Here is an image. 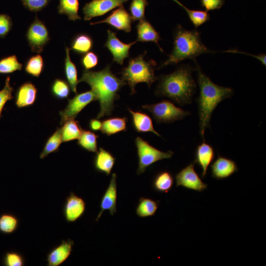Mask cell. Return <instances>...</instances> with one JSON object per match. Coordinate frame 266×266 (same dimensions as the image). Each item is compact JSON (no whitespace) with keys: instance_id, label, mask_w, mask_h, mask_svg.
Wrapping results in <instances>:
<instances>
[{"instance_id":"31","label":"cell","mask_w":266,"mask_h":266,"mask_svg":"<svg viewBox=\"0 0 266 266\" xmlns=\"http://www.w3.org/2000/svg\"><path fill=\"white\" fill-rule=\"evenodd\" d=\"M99 135L90 131L82 130V133L78 139L77 144L87 151L96 153L98 151L97 139Z\"/></svg>"},{"instance_id":"17","label":"cell","mask_w":266,"mask_h":266,"mask_svg":"<svg viewBox=\"0 0 266 266\" xmlns=\"http://www.w3.org/2000/svg\"><path fill=\"white\" fill-rule=\"evenodd\" d=\"M210 168L212 176L217 180L227 178L238 171L234 161L220 155L211 165Z\"/></svg>"},{"instance_id":"40","label":"cell","mask_w":266,"mask_h":266,"mask_svg":"<svg viewBox=\"0 0 266 266\" xmlns=\"http://www.w3.org/2000/svg\"><path fill=\"white\" fill-rule=\"evenodd\" d=\"M24 6L32 12L42 10L49 3L51 0H20Z\"/></svg>"},{"instance_id":"34","label":"cell","mask_w":266,"mask_h":266,"mask_svg":"<svg viewBox=\"0 0 266 266\" xmlns=\"http://www.w3.org/2000/svg\"><path fill=\"white\" fill-rule=\"evenodd\" d=\"M23 65L19 63L15 55L8 56L0 59V74L13 73L22 69Z\"/></svg>"},{"instance_id":"1","label":"cell","mask_w":266,"mask_h":266,"mask_svg":"<svg viewBox=\"0 0 266 266\" xmlns=\"http://www.w3.org/2000/svg\"><path fill=\"white\" fill-rule=\"evenodd\" d=\"M81 82H86L91 87L96 100L99 101L100 110L97 116L98 119L112 114L114 102L120 97L118 92L127 84L112 72L109 65L99 71L83 70L78 80V83Z\"/></svg>"},{"instance_id":"27","label":"cell","mask_w":266,"mask_h":266,"mask_svg":"<svg viewBox=\"0 0 266 266\" xmlns=\"http://www.w3.org/2000/svg\"><path fill=\"white\" fill-rule=\"evenodd\" d=\"M174 179L172 174L166 170L159 172L154 177L153 181V188L160 193L168 192L172 188Z\"/></svg>"},{"instance_id":"18","label":"cell","mask_w":266,"mask_h":266,"mask_svg":"<svg viewBox=\"0 0 266 266\" xmlns=\"http://www.w3.org/2000/svg\"><path fill=\"white\" fill-rule=\"evenodd\" d=\"M37 92V88L31 81L24 83L16 92V105L18 108H22L33 104L36 99Z\"/></svg>"},{"instance_id":"2","label":"cell","mask_w":266,"mask_h":266,"mask_svg":"<svg viewBox=\"0 0 266 266\" xmlns=\"http://www.w3.org/2000/svg\"><path fill=\"white\" fill-rule=\"evenodd\" d=\"M194 61L200 88L199 96L197 100L200 133L204 141V131L207 127H210V121L213 112L219 103L233 95V90L232 88L215 84L202 71L196 61Z\"/></svg>"},{"instance_id":"46","label":"cell","mask_w":266,"mask_h":266,"mask_svg":"<svg viewBox=\"0 0 266 266\" xmlns=\"http://www.w3.org/2000/svg\"><path fill=\"white\" fill-rule=\"evenodd\" d=\"M175 2H176L177 4H178L180 6L182 7L184 9L186 6H185L183 4H182L180 2H179L178 0H172Z\"/></svg>"},{"instance_id":"8","label":"cell","mask_w":266,"mask_h":266,"mask_svg":"<svg viewBox=\"0 0 266 266\" xmlns=\"http://www.w3.org/2000/svg\"><path fill=\"white\" fill-rule=\"evenodd\" d=\"M26 38L32 51L36 53H41L50 40L46 25L37 16L28 29Z\"/></svg>"},{"instance_id":"42","label":"cell","mask_w":266,"mask_h":266,"mask_svg":"<svg viewBox=\"0 0 266 266\" xmlns=\"http://www.w3.org/2000/svg\"><path fill=\"white\" fill-rule=\"evenodd\" d=\"M13 26L11 18L6 14L0 13V38H4Z\"/></svg>"},{"instance_id":"44","label":"cell","mask_w":266,"mask_h":266,"mask_svg":"<svg viewBox=\"0 0 266 266\" xmlns=\"http://www.w3.org/2000/svg\"><path fill=\"white\" fill-rule=\"evenodd\" d=\"M225 52H231V53H242V54H246L247 55H249L250 56L254 57V58H256V59L260 61L262 64L265 66H266V54H261L258 55H255L250 54H248L245 52H242L241 51H240L236 49H234V50L231 49V50L225 51Z\"/></svg>"},{"instance_id":"37","label":"cell","mask_w":266,"mask_h":266,"mask_svg":"<svg viewBox=\"0 0 266 266\" xmlns=\"http://www.w3.org/2000/svg\"><path fill=\"white\" fill-rule=\"evenodd\" d=\"M188 17L196 28L202 25L210 19L207 11L190 9L186 7L184 8Z\"/></svg>"},{"instance_id":"33","label":"cell","mask_w":266,"mask_h":266,"mask_svg":"<svg viewBox=\"0 0 266 266\" xmlns=\"http://www.w3.org/2000/svg\"><path fill=\"white\" fill-rule=\"evenodd\" d=\"M44 68V62L42 57L39 54H36L30 57L25 65V72L35 77H38Z\"/></svg>"},{"instance_id":"24","label":"cell","mask_w":266,"mask_h":266,"mask_svg":"<svg viewBox=\"0 0 266 266\" xmlns=\"http://www.w3.org/2000/svg\"><path fill=\"white\" fill-rule=\"evenodd\" d=\"M128 119L126 117H113L103 120L100 131L107 136L127 130Z\"/></svg>"},{"instance_id":"10","label":"cell","mask_w":266,"mask_h":266,"mask_svg":"<svg viewBox=\"0 0 266 266\" xmlns=\"http://www.w3.org/2000/svg\"><path fill=\"white\" fill-rule=\"evenodd\" d=\"M195 163H191L182 169L175 176L176 186L198 192H202L207 188L195 170Z\"/></svg>"},{"instance_id":"16","label":"cell","mask_w":266,"mask_h":266,"mask_svg":"<svg viewBox=\"0 0 266 266\" xmlns=\"http://www.w3.org/2000/svg\"><path fill=\"white\" fill-rule=\"evenodd\" d=\"M74 244V241L68 239L52 248L46 255L47 266H59L64 263L71 254Z\"/></svg>"},{"instance_id":"39","label":"cell","mask_w":266,"mask_h":266,"mask_svg":"<svg viewBox=\"0 0 266 266\" xmlns=\"http://www.w3.org/2000/svg\"><path fill=\"white\" fill-rule=\"evenodd\" d=\"M3 264L6 266H23L25 264V260L19 252L9 251L3 258Z\"/></svg>"},{"instance_id":"45","label":"cell","mask_w":266,"mask_h":266,"mask_svg":"<svg viewBox=\"0 0 266 266\" xmlns=\"http://www.w3.org/2000/svg\"><path fill=\"white\" fill-rule=\"evenodd\" d=\"M89 128L93 131H100L102 122L98 119H92L89 122Z\"/></svg>"},{"instance_id":"32","label":"cell","mask_w":266,"mask_h":266,"mask_svg":"<svg viewBox=\"0 0 266 266\" xmlns=\"http://www.w3.org/2000/svg\"><path fill=\"white\" fill-rule=\"evenodd\" d=\"M19 220L15 215L4 213L0 215V232L5 234L14 233L18 229Z\"/></svg>"},{"instance_id":"21","label":"cell","mask_w":266,"mask_h":266,"mask_svg":"<svg viewBox=\"0 0 266 266\" xmlns=\"http://www.w3.org/2000/svg\"><path fill=\"white\" fill-rule=\"evenodd\" d=\"M128 110L132 115L133 127L137 133L151 132L161 137L154 129L152 120L149 115L141 111H133L130 108H128Z\"/></svg>"},{"instance_id":"43","label":"cell","mask_w":266,"mask_h":266,"mask_svg":"<svg viewBox=\"0 0 266 266\" xmlns=\"http://www.w3.org/2000/svg\"><path fill=\"white\" fill-rule=\"evenodd\" d=\"M201 6L206 11L219 9L225 3V0H200Z\"/></svg>"},{"instance_id":"3","label":"cell","mask_w":266,"mask_h":266,"mask_svg":"<svg viewBox=\"0 0 266 266\" xmlns=\"http://www.w3.org/2000/svg\"><path fill=\"white\" fill-rule=\"evenodd\" d=\"M192 71L190 66L184 65L171 73L161 76L155 94L181 106L191 103L196 90Z\"/></svg>"},{"instance_id":"35","label":"cell","mask_w":266,"mask_h":266,"mask_svg":"<svg viewBox=\"0 0 266 266\" xmlns=\"http://www.w3.org/2000/svg\"><path fill=\"white\" fill-rule=\"evenodd\" d=\"M70 91V88L68 83L62 79H55L51 86L52 95L58 100L67 99Z\"/></svg>"},{"instance_id":"4","label":"cell","mask_w":266,"mask_h":266,"mask_svg":"<svg viewBox=\"0 0 266 266\" xmlns=\"http://www.w3.org/2000/svg\"><path fill=\"white\" fill-rule=\"evenodd\" d=\"M173 39L172 51L160 67L177 64L186 59L195 61L201 54L214 52L203 43L200 33L196 30H188L178 25L174 31Z\"/></svg>"},{"instance_id":"9","label":"cell","mask_w":266,"mask_h":266,"mask_svg":"<svg viewBox=\"0 0 266 266\" xmlns=\"http://www.w3.org/2000/svg\"><path fill=\"white\" fill-rule=\"evenodd\" d=\"M95 100L96 95L92 90L77 94L72 99H68L66 106L59 112L61 126L68 120L74 119L87 105Z\"/></svg>"},{"instance_id":"29","label":"cell","mask_w":266,"mask_h":266,"mask_svg":"<svg viewBox=\"0 0 266 266\" xmlns=\"http://www.w3.org/2000/svg\"><path fill=\"white\" fill-rule=\"evenodd\" d=\"M57 8L60 14L66 15L69 20L75 21L81 19L78 15V0H59Z\"/></svg>"},{"instance_id":"7","label":"cell","mask_w":266,"mask_h":266,"mask_svg":"<svg viewBox=\"0 0 266 266\" xmlns=\"http://www.w3.org/2000/svg\"><path fill=\"white\" fill-rule=\"evenodd\" d=\"M142 108L150 112L154 119L159 124L172 123L182 120L191 114L189 111L184 110L167 100L143 105Z\"/></svg>"},{"instance_id":"28","label":"cell","mask_w":266,"mask_h":266,"mask_svg":"<svg viewBox=\"0 0 266 266\" xmlns=\"http://www.w3.org/2000/svg\"><path fill=\"white\" fill-rule=\"evenodd\" d=\"M159 203V201L141 197L136 208V214L141 218L153 216L158 209Z\"/></svg>"},{"instance_id":"5","label":"cell","mask_w":266,"mask_h":266,"mask_svg":"<svg viewBox=\"0 0 266 266\" xmlns=\"http://www.w3.org/2000/svg\"><path fill=\"white\" fill-rule=\"evenodd\" d=\"M143 55L130 60L127 66L121 71L122 79L128 84L131 94L136 93L135 86L139 83H146L150 87L158 78L154 72L156 63L153 60H147Z\"/></svg>"},{"instance_id":"38","label":"cell","mask_w":266,"mask_h":266,"mask_svg":"<svg viewBox=\"0 0 266 266\" xmlns=\"http://www.w3.org/2000/svg\"><path fill=\"white\" fill-rule=\"evenodd\" d=\"M13 90L14 88L10 83V77L7 76L5 79L4 87L0 91V119L5 103L13 98L12 96Z\"/></svg>"},{"instance_id":"11","label":"cell","mask_w":266,"mask_h":266,"mask_svg":"<svg viewBox=\"0 0 266 266\" xmlns=\"http://www.w3.org/2000/svg\"><path fill=\"white\" fill-rule=\"evenodd\" d=\"M128 0H92L83 7L84 20L89 21L93 18L104 15L118 7Z\"/></svg>"},{"instance_id":"22","label":"cell","mask_w":266,"mask_h":266,"mask_svg":"<svg viewBox=\"0 0 266 266\" xmlns=\"http://www.w3.org/2000/svg\"><path fill=\"white\" fill-rule=\"evenodd\" d=\"M115 162V158L110 152L102 147H100L95 156L94 165L98 171L109 175Z\"/></svg>"},{"instance_id":"6","label":"cell","mask_w":266,"mask_h":266,"mask_svg":"<svg viewBox=\"0 0 266 266\" xmlns=\"http://www.w3.org/2000/svg\"><path fill=\"white\" fill-rule=\"evenodd\" d=\"M135 144L138 158L137 174H141L147 167L156 162L170 158L174 152L172 151L163 152L150 145L139 136L136 137Z\"/></svg>"},{"instance_id":"13","label":"cell","mask_w":266,"mask_h":266,"mask_svg":"<svg viewBox=\"0 0 266 266\" xmlns=\"http://www.w3.org/2000/svg\"><path fill=\"white\" fill-rule=\"evenodd\" d=\"M86 209V203L80 197L71 192L66 197L63 208L66 221L73 223L83 216Z\"/></svg>"},{"instance_id":"36","label":"cell","mask_w":266,"mask_h":266,"mask_svg":"<svg viewBox=\"0 0 266 266\" xmlns=\"http://www.w3.org/2000/svg\"><path fill=\"white\" fill-rule=\"evenodd\" d=\"M148 4L147 0H132L129 9L133 21L145 18V7Z\"/></svg>"},{"instance_id":"20","label":"cell","mask_w":266,"mask_h":266,"mask_svg":"<svg viewBox=\"0 0 266 266\" xmlns=\"http://www.w3.org/2000/svg\"><path fill=\"white\" fill-rule=\"evenodd\" d=\"M136 41L154 42L157 44L160 50L163 52L158 43L159 40L161 39L159 33L149 21L145 18L139 21L136 26Z\"/></svg>"},{"instance_id":"12","label":"cell","mask_w":266,"mask_h":266,"mask_svg":"<svg viewBox=\"0 0 266 266\" xmlns=\"http://www.w3.org/2000/svg\"><path fill=\"white\" fill-rule=\"evenodd\" d=\"M137 41L130 43H125L121 41L116 36L115 33L107 30V38L104 44L113 57V62L123 65L124 60L129 56V52L131 47Z\"/></svg>"},{"instance_id":"19","label":"cell","mask_w":266,"mask_h":266,"mask_svg":"<svg viewBox=\"0 0 266 266\" xmlns=\"http://www.w3.org/2000/svg\"><path fill=\"white\" fill-rule=\"evenodd\" d=\"M215 156L213 148L204 141L198 145L195 152L194 163L198 165L202 169L201 177L204 178L207 173L208 166Z\"/></svg>"},{"instance_id":"26","label":"cell","mask_w":266,"mask_h":266,"mask_svg":"<svg viewBox=\"0 0 266 266\" xmlns=\"http://www.w3.org/2000/svg\"><path fill=\"white\" fill-rule=\"evenodd\" d=\"M62 126V142L78 139L83 130L79 122L75 119L67 121Z\"/></svg>"},{"instance_id":"41","label":"cell","mask_w":266,"mask_h":266,"mask_svg":"<svg viewBox=\"0 0 266 266\" xmlns=\"http://www.w3.org/2000/svg\"><path fill=\"white\" fill-rule=\"evenodd\" d=\"M99 57L94 52L89 51L84 54L81 59V64L85 70H90L98 64Z\"/></svg>"},{"instance_id":"30","label":"cell","mask_w":266,"mask_h":266,"mask_svg":"<svg viewBox=\"0 0 266 266\" xmlns=\"http://www.w3.org/2000/svg\"><path fill=\"white\" fill-rule=\"evenodd\" d=\"M62 142L61 129L58 127L55 132L46 140L40 154V159H44L50 154L57 152Z\"/></svg>"},{"instance_id":"15","label":"cell","mask_w":266,"mask_h":266,"mask_svg":"<svg viewBox=\"0 0 266 266\" xmlns=\"http://www.w3.org/2000/svg\"><path fill=\"white\" fill-rule=\"evenodd\" d=\"M117 175L113 173L109 185L103 194L100 202V211L96 218L98 221L105 210H108L111 215L117 212L116 202L117 198Z\"/></svg>"},{"instance_id":"25","label":"cell","mask_w":266,"mask_h":266,"mask_svg":"<svg viewBox=\"0 0 266 266\" xmlns=\"http://www.w3.org/2000/svg\"><path fill=\"white\" fill-rule=\"evenodd\" d=\"M93 44V40L89 34L80 33L73 38L70 49L77 54L84 55L92 49Z\"/></svg>"},{"instance_id":"14","label":"cell","mask_w":266,"mask_h":266,"mask_svg":"<svg viewBox=\"0 0 266 266\" xmlns=\"http://www.w3.org/2000/svg\"><path fill=\"white\" fill-rule=\"evenodd\" d=\"M133 21L131 15L122 5L113 10L105 19L100 21L91 23L90 25L107 23L116 30L129 33L132 30Z\"/></svg>"},{"instance_id":"23","label":"cell","mask_w":266,"mask_h":266,"mask_svg":"<svg viewBox=\"0 0 266 266\" xmlns=\"http://www.w3.org/2000/svg\"><path fill=\"white\" fill-rule=\"evenodd\" d=\"M66 57L64 62V72L66 82L70 86L72 92L77 94V86L78 83L77 69L74 63L71 60L69 54L70 49L66 47Z\"/></svg>"}]
</instances>
